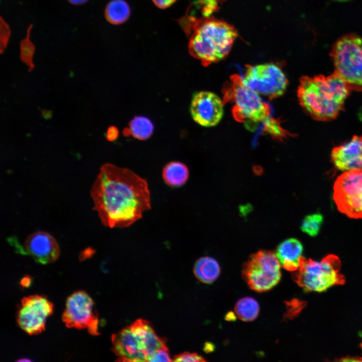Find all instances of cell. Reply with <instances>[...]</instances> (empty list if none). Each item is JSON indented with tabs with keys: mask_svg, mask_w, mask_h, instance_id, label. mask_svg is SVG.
I'll use <instances>...</instances> for the list:
<instances>
[{
	"mask_svg": "<svg viewBox=\"0 0 362 362\" xmlns=\"http://www.w3.org/2000/svg\"><path fill=\"white\" fill-rule=\"evenodd\" d=\"M19 252L31 256L36 262L45 264L55 261L60 250L54 238L49 233L38 231L30 234L23 245L15 243Z\"/></svg>",
	"mask_w": 362,
	"mask_h": 362,
	"instance_id": "cell-14",
	"label": "cell"
},
{
	"mask_svg": "<svg viewBox=\"0 0 362 362\" xmlns=\"http://www.w3.org/2000/svg\"><path fill=\"white\" fill-rule=\"evenodd\" d=\"M331 157L334 166L341 171L362 170V136H354L334 147Z\"/></svg>",
	"mask_w": 362,
	"mask_h": 362,
	"instance_id": "cell-15",
	"label": "cell"
},
{
	"mask_svg": "<svg viewBox=\"0 0 362 362\" xmlns=\"http://www.w3.org/2000/svg\"><path fill=\"white\" fill-rule=\"evenodd\" d=\"M53 308V304L45 297H24L17 313V324L29 335L40 333L45 329L46 318L52 313Z\"/></svg>",
	"mask_w": 362,
	"mask_h": 362,
	"instance_id": "cell-11",
	"label": "cell"
},
{
	"mask_svg": "<svg viewBox=\"0 0 362 362\" xmlns=\"http://www.w3.org/2000/svg\"><path fill=\"white\" fill-rule=\"evenodd\" d=\"M334 72L350 90L362 92V38L354 34L341 37L330 53Z\"/></svg>",
	"mask_w": 362,
	"mask_h": 362,
	"instance_id": "cell-5",
	"label": "cell"
},
{
	"mask_svg": "<svg viewBox=\"0 0 362 362\" xmlns=\"http://www.w3.org/2000/svg\"><path fill=\"white\" fill-rule=\"evenodd\" d=\"M336 1H347V0H336Z\"/></svg>",
	"mask_w": 362,
	"mask_h": 362,
	"instance_id": "cell-35",
	"label": "cell"
},
{
	"mask_svg": "<svg viewBox=\"0 0 362 362\" xmlns=\"http://www.w3.org/2000/svg\"><path fill=\"white\" fill-rule=\"evenodd\" d=\"M0 52L2 54L7 47L11 31L9 25L1 17L0 20Z\"/></svg>",
	"mask_w": 362,
	"mask_h": 362,
	"instance_id": "cell-24",
	"label": "cell"
},
{
	"mask_svg": "<svg viewBox=\"0 0 362 362\" xmlns=\"http://www.w3.org/2000/svg\"><path fill=\"white\" fill-rule=\"evenodd\" d=\"M33 25L28 27L26 37L20 42V58L21 61L28 67V71H32L35 67L33 56L35 52V46L30 39L31 30Z\"/></svg>",
	"mask_w": 362,
	"mask_h": 362,
	"instance_id": "cell-22",
	"label": "cell"
},
{
	"mask_svg": "<svg viewBox=\"0 0 362 362\" xmlns=\"http://www.w3.org/2000/svg\"><path fill=\"white\" fill-rule=\"evenodd\" d=\"M30 361V360L28 359H19L18 360V361Z\"/></svg>",
	"mask_w": 362,
	"mask_h": 362,
	"instance_id": "cell-34",
	"label": "cell"
},
{
	"mask_svg": "<svg viewBox=\"0 0 362 362\" xmlns=\"http://www.w3.org/2000/svg\"><path fill=\"white\" fill-rule=\"evenodd\" d=\"M350 89L336 74L302 77L298 88L302 107L313 119L329 121L343 109Z\"/></svg>",
	"mask_w": 362,
	"mask_h": 362,
	"instance_id": "cell-3",
	"label": "cell"
},
{
	"mask_svg": "<svg viewBox=\"0 0 362 362\" xmlns=\"http://www.w3.org/2000/svg\"><path fill=\"white\" fill-rule=\"evenodd\" d=\"M62 320L68 328H86L91 335H99V318L94 302L84 291L74 292L67 299Z\"/></svg>",
	"mask_w": 362,
	"mask_h": 362,
	"instance_id": "cell-10",
	"label": "cell"
},
{
	"mask_svg": "<svg viewBox=\"0 0 362 362\" xmlns=\"http://www.w3.org/2000/svg\"><path fill=\"white\" fill-rule=\"evenodd\" d=\"M30 281L29 278H24L21 281V284L23 286H27L30 284Z\"/></svg>",
	"mask_w": 362,
	"mask_h": 362,
	"instance_id": "cell-33",
	"label": "cell"
},
{
	"mask_svg": "<svg viewBox=\"0 0 362 362\" xmlns=\"http://www.w3.org/2000/svg\"><path fill=\"white\" fill-rule=\"evenodd\" d=\"M232 81L229 93L226 94L233 104V113L236 120L265 121L269 115V109L260 95L246 85L239 76H234Z\"/></svg>",
	"mask_w": 362,
	"mask_h": 362,
	"instance_id": "cell-7",
	"label": "cell"
},
{
	"mask_svg": "<svg viewBox=\"0 0 362 362\" xmlns=\"http://www.w3.org/2000/svg\"><path fill=\"white\" fill-rule=\"evenodd\" d=\"M176 0H152L159 8L166 9L172 5Z\"/></svg>",
	"mask_w": 362,
	"mask_h": 362,
	"instance_id": "cell-29",
	"label": "cell"
},
{
	"mask_svg": "<svg viewBox=\"0 0 362 362\" xmlns=\"http://www.w3.org/2000/svg\"><path fill=\"white\" fill-rule=\"evenodd\" d=\"M343 361H362V358L357 357H346L340 359Z\"/></svg>",
	"mask_w": 362,
	"mask_h": 362,
	"instance_id": "cell-31",
	"label": "cell"
},
{
	"mask_svg": "<svg viewBox=\"0 0 362 362\" xmlns=\"http://www.w3.org/2000/svg\"><path fill=\"white\" fill-rule=\"evenodd\" d=\"M180 23L189 38V51L207 66L225 58L237 37L236 30L225 22L204 17L196 20L186 16Z\"/></svg>",
	"mask_w": 362,
	"mask_h": 362,
	"instance_id": "cell-2",
	"label": "cell"
},
{
	"mask_svg": "<svg viewBox=\"0 0 362 362\" xmlns=\"http://www.w3.org/2000/svg\"><path fill=\"white\" fill-rule=\"evenodd\" d=\"M303 250V247L300 241L295 238H289L278 246L277 256L285 269L295 271L299 267Z\"/></svg>",
	"mask_w": 362,
	"mask_h": 362,
	"instance_id": "cell-16",
	"label": "cell"
},
{
	"mask_svg": "<svg viewBox=\"0 0 362 362\" xmlns=\"http://www.w3.org/2000/svg\"><path fill=\"white\" fill-rule=\"evenodd\" d=\"M168 349L166 345L155 351L148 358L147 361H171Z\"/></svg>",
	"mask_w": 362,
	"mask_h": 362,
	"instance_id": "cell-26",
	"label": "cell"
},
{
	"mask_svg": "<svg viewBox=\"0 0 362 362\" xmlns=\"http://www.w3.org/2000/svg\"><path fill=\"white\" fill-rule=\"evenodd\" d=\"M111 340L112 351L118 361H147L149 354L145 341L131 325L112 334Z\"/></svg>",
	"mask_w": 362,
	"mask_h": 362,
	"instance_id": "cell-12",
	"label": "cell"
},
{
	"mask_svg": "<svg viewBox=\"0 0 362 362\" xmlns=\"http://www.w3.org/2000/svg\"><path fill=\"white\" fill-rule=\"evenodd\" d=\"M234 310L240 320L243 321H251L257 317L259 307L255 299L250 297H245L237 301Z\"/></svg>",
	"mask_w": 362,
	"mask_h": 362,
	"instance_id": "cell-21",
	"label": "cell"
},
{
	"mask_svg": "<svg viewBox=\"0 0 362 362\" xmlns=\"http://www.w3.org/2000/svg\"><path fill=\"white\" fill-rule=\"evenodd\" d=\"M190 172L187 166L178 161H172L166 163L162 170L164 182L172 188H178L188 180Z\"/></svg>",
	"mask_w": 362,
	"mask_h": 362,
	"instance_id": "cell-17",
	"label": "cell"
},
{
	"mask_svg": "<svg viewBox=\"0 0 362 362\" xmlns=\"http://www.w3.org/2000/svg\"><path fill=\"white\" fill-rule=\"evenodd\" d=\"M41 115L46 120H49L52 117V112L49 110H43L41 111Z\"/></svg>",
	"mask_w": 362,
	"mask_h": 362,
	"instance_id": "cell-30",
	"label": "cell"
},
{
	"mask_svg": "<svg viewBox=\"0 0 362 362\" xmlns=\"http://www.w3.org/2000/svg\"><path fill=\"white\" fill-rule=\"evenodd\" d=\"M118 134V129L114 126H111L107 129L106 137L108 141H113L117 139Z\"/></svg>",
	"mask_w": 362,
	"mask_h": 362,
	"instance_id": "cell-28",
	"label": "cell"
},
{
	"mask_svg": "<svg viewBox=\"0 0 362 362\" xmlns=\"http://www.w3.org/2000/svg\"><path fill=\"white\" fill-rule=\"evenodd\" d=\"M219 0H199L203 16L209 17L218 9Z\"/></svg>",
	"mask_w": 362,
	"mask_h": 362,
	"instance_id": "cell-25",
	"label": "cell"
},
{
	"mask_svg": "<svg viewBox=\"0 0 362 362\" xmlns=\"http://www.w3.org/2000/svg\"><path fill=\"white\" fill-rule=\"evenodd\" d=\"M333 198L338 210L351 218H362V170L345 171L336 179Z\"/></svg>",
	"mask_w": 362,
	"mask_h": 362,
	"instance_id": "cell-8",
	"label": "cell"
},
{
	"mask_svg": "<svg viewBox=\"0 0 362 362\" xmlns=\"http://www.w3.org/2000/svg\"><path fill=\"white\" fill-rule=\"evenodd\" d=\"M340 267L339 258L333 254L327 255L319 261L302 256L292 278L305 291L321 293L344 283Z\"/></svg>",
	"mask_w": 362,
	"mask_h": 362,
	"instance_id": "cell-4",
	"label": "cell"
},
{
	"mask_svg": "<svg viewBox=\"0 0 362 362\" xmlns=\"http://www.w3.org/2000/svg\"><path fill=\"white\" fill-rule=\"evenodd\" d=\"M173 361H184V362H193V361H205L206 360L201 355L197 353L185 352L176 355L172 359Z\"/></svg>",
	"mask_w": 362,
	"mask_h": 362,
	"instance_id": "cell-27",
	"label": "cell"
},
{
	"mask_svg": "<svg viewBox=\"0 0 362 362\" xmlns=\"http://www.w3.org/2000/svg\"><path fill=\"white\" fill-rule=\"evenodd\" d=\"M190 111L193 120L198 125L204 127H214L223 116V102L213 92H198L193 96Z\"/></svg>",
	"mask_w": 362,
	"mask_h": 362,
	"instance_id": "cell-13",
	"label": "cell"
},
{
	"mask_svg": "<svg viewBox=\"0 0 362 362\" xmlns=\"http://www.w3.org/2000/svg\"><path fill=\"white\" fill-rule=\"evenodd\" d=\"M242 79L246 85L259 95L269 98L283 95L288 85V80L282 69L271 63L248 66Z\"/></svg>",
	"mask_w": 362,
	"mask_h": 362,
	"instance_id": "cell-9",
	"label": "cell"
},
{
	"mask_svg": "<svg viewBox=\"0 0 362 362\" xmlns=\"http://www.w3.org/2000/svg\"><path fill=\"white\" fill-rule=\"evenodd\" d=\"M196 278L205 284H211L219 277L220 268L218 262L213 258L204 256L199 258L194 266Z\"/></svg>",
	"mask_w": 362,
	"mask_h": 362,
	"instance_id": "cell-18",
	"label": "cell"
},
{
	"mask_svg": "<svg viewBox=\"0 0 362 362\" xmlns=\"http://www.w3.org/2000/svg\"><path fill=\"white\" fill-rule=\"evenodd\" d=\"M130 8L124 0H112L106 6L105 16L111 24L119 25L124 23L130 15Z\"/></svg>",
	"mask_w": 362,
	"mask_h": 362,
	"instance_id": "cell-20",
	"label": "cell"
},
{
	"mask_svg": "<svg viewBox=\"0 0 362 362\" xmlns=\"http://www.w3.org/2000/svg\"><path fill=\"white\" fill-rule=\"evenodd\" d=\"M281 264L275 253L260 250L252 254L242 268V277L249 288L258 292L272 289L281 278Z\"/></svg>",
	"mask_w": 362,
	"mask_h": 362,
	"instance_id": "cell-6",
	"label": "cell"
},
{
	"mask_svg": "<svg viewBox=\"0 0 362 362\" xmlns=\"http://www.w3.org/2000/svg\"><path fill=\"white\" fill-rule=\"evenodd\" d=\"M323 221V216L320 214L309 215L303 220L301 229L309 236L315 237L319 232Z\"/></svg>",
	"mask_w": 362,
	"mask_h": 362,
	"instance_id": "cell-23",
	"label": "cell"
},
{
	"mask_svg": "<svg viewBox=\"0 0 362 362\" xmlns=\"http://www.w3.org/2000/svg\"><path fill=\"white\" fill-rule=\"evenodd\" d=\"M153 130V124L148 118L138 116L130 121L128 128L124 130L123 133L139 140H145L151 136Z\"/></svg>",
	"mask_w": 362,
	"mask_h": 362,
	"instance_id": "cell-19",
	"label": "cell"
},
{
	"mask_svg": "<svg viewBox=\"0 0 362 362\" xmlns=\"http://www.w3.org/2000/svg\"><path fill=\"white\" fill-rule=\"evenodd\" d=\"M72 5L78 6L85 4L89 0H67Z\"/></svg>",
	"mask_w": 362,
	"mask_h": 362,
	"instance_id": "cell-32",
	"label": "cell"
},
{
	"mask_svg": "<svg viewBox=\"0 0 362 362\" xmlns=\"http://www.w3.org/2000/svg\"><path fill=\"white\" fill-rule=\"evenodd\" d=\"M90 196L102 223L109 228H126L151 209L146 179L132 170L106 163L102 165Z\"/></svg>",
	"mask_w": 362,
	"mask_h": 362,
	"instance_id": "cell-1",
	"label": "cell"
}]
</instances>
